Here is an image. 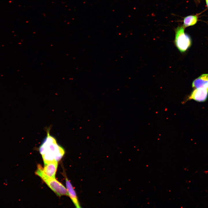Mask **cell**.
<instances>
[{
    "label": "cell",
    "instance_id": "obj_4",
    "mask_svg": "<svg viewBox=\"0 0 208 208\" xmlns=\"http://www.w3.org/2000/svg\"><path fill=\"white\" fill-rule=\"evenodd\" d=\"M208 96V88H195L192 92L187 100H193L198 102H204Z\"/></svg>",
    "mask_w": 208,
    "mask_h": 208
},
{
    "label": "cell",
    "instance_id": "obj_11",
    "mask_svg": "<svg viewBox=\"0 0 208 208\" xmlns=\"http://www.w3.org/2000/svg\"><path fill=\"white\" fill-rule=\"evenodd\" d=\"M197 1H198V0H197Z\"/></svg>",
    "mask_w": 208,
    "mask_h": 208
},
{
    "label": "cell",
    "instance_id": "obj_7",
    "mask_svg": "<svg viewBox=\"0 0 208 208\" xmlns=\"http://www.w3.org/2000/svg\"><path fill=\"white\" fill-rule=\"evenodd\" d=\"M192 86L195 88H208V73L203 74L195 79Z\"/></svg>",
    "mask_w": 208,
    "mask_h": 208
},
{
    "label": "cell",
    "instance_id": "obj_2",
    "mask_svg": "<svg viewBox=\"0 0 208 208\" xmlns=\"http://www.w3.org/2000/svg\"><path fill=\"white\" fill-rule=\"evenodd\" d=\"M183 26H178L175 30L174 44L180 52H185L191 46L192 41L190 37L185 33Z\"/></svg>",
    "mask_w": 208,
    "mask_h": 208
},
{
    "label": "cell",
    "instance_id": "obj_1",
    "mask_svg": "<svg viewBox=\"0 0 208 208\" xmlns=\"http://www.w3.org/2000/svg\"><path fill=\"white\" fill-rule=\"evenodd\" d=\"M47 135L39 147V151L44 162H58L64 154L62 147L57 143L56 138L50 134V128L46 129Z\"/></svg>",
    "mask_w": 208,
    "mask_h": 208
},
{
    "label": "cell",
    "instance_id": "obj_8",
    "mask_svg": "<svg viewBox=\"0 0 208 208\" xmlns=\"http://www.w3.org/2000/svg\"><path fill=\"white\" fill-rule=\"evenodd\" d=\"M198 20V16L197 15L187 16L183 19V26L185 28L194 25L196 23Z\"/></svg>",
    "mask_w": 208,
    "mask_h": 208
},
{
    "label": "cell",
    "instance_id": "obj_3",
    "mask_svg": "<svg viewBox=\"0 0 208 208\" xmlns=\"http://www.w3.org/2000/svg\"><path fill=\"white\" fill-rule=\"evenodd\" d=\"M39 177L58 196H69L66 188L55 178L48 177L44 173L41 174Z\"/></svg>",
    "mask_w": 208,
    "mask_h": 208
},
{
    "label": "cell",
    "instance_id": "obj_9",
    "mask_svg": "<svg viewBox=\"0 0 208 208\" xmlns=\"http://www.w3.org/2000/svg\"><path fill=\"white\" fill-rule=\"evenodd\" d=\"M207 5L208 8V1H206Z\"/></svg>",
    "mask_w": 208,
    "mask_h": 208
},
{
    "label": "cell",
    "instance_id": "obj_10",
    "mask_svg": "<svg viewBox=\"0 0 208 208\" xmlns=\"http://www.w3.org/2000/svg\"><path fill=\"white\" fill-rule=\"evenodd\" d=\"M206 1H208V0H206Z\"/></svg>",
    "mask_w": 208,
    "mask_h": 208
},
{
    "label": "cell",
    "instance_id": "obj_5",
    "mask_svg": "<svg viewBox=\"0 0 208 208\" xmlns=\"http://www.w3.org/2000/svg\"><path fill=\"white\" fill-rule=\"evenodd\" d=\"M43 171L44 174L48 177L55 178L58 162L52 161L44 162Z\"/></svg>",
    "mask_w": 208,
    "mask_h": 208
},
{
    "label": "cell",
    "instance_id": "obj_6",
    "mask_svg": "<svg viewBox=\"0 0 208 208\" xmlns=\"http://www.w3.org/2000/svg\"><path fill=\"white\" fill-rule=\"evenodd\" d=\"M65 177L66 185L68 195L71 199L76 207L77 208H81L75 192L70 181L68 179L66 175L64 174Z\"/></svg>",
    "mask_w": 208,
    "mask_h": 208
}]
</instances>
